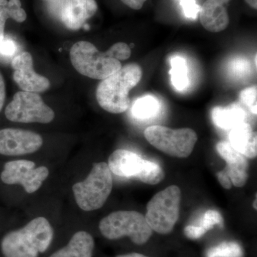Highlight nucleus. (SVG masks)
I'll return each instance as SVG.
<instances>
[{"instance_id": "obj_26", "label": "nucleus", "mask_w": 257, "mask_h": 257, "mask_svg": "<svg viewBox=\"0 0 257 257\" xmlns=\"http://www.w3.org/2000/svg\"><path fill=\"white\" fill-rule=\"evenodd\" d=\"M106 53L112 58L118 61L127 60L131 56V49L130 46L124 42H118L114 44L107 51Z\"/></svg>"}, {"instance_id": "obj_7", "label": "nucleus", "mask_w": 257, "mask_h": 257, "mask_svg": "<svg viewBox=\"0 0 257 257\" xmlns=\"http://www.w3.org/2000/svg\"><path fill=\"white\" fill-rule=\"evenodd\" d=\"M145 137L148 143L157 150L177 158L188 157L198 140L197 133L192 128L172 130L160 125L147 127Z\"/></svg>"}, {"instance_id": "obj_1", "label": "nucleus", "mask_w": 257, "mask_h": 257, "mask_svg": "<svg viewBox=\"0 0 257 257\" xmlns=\"http://www.w3.org/2000/svg\"><path fill=\"white\" fill-rule=\"evenodd\" d=\"M54 229L45 217H37L21 229L3 236L0 248L4 257H40L53 243Z\"/></svg>"}, {"instance_id": "obj_21", "label": "nucleus", "mask_w": 257, "mask_h": 257, "mask_svg": "<svg viewBox=\"0 0 257 257\" xmlns=\"http://www.w3.org/2000/svg\"><path fill=\"white\" fill-rule=\"evenodd\" d=\"M160 103L153 96H145L140 98L133 107V114L139 119H147L153 117L158 113Z\"/></svg>"}, {"instance_id": "obj_35", "label": "nucleus", "mask_w": 257, "mask_h": 257, "mask_svg": "<svg viewBox=\"0 0 257 257\" xmlns=\"http://www.w3.org/2000/svg\"><path fill=\"white\" fill-rule=\"evenodd\" d=\"M253 209H256V198L255 199L254 202H253Z\"/></svg>"}, {"instance_id": "obj_14", "label": "nucleus", "mask_w": 257, "mask_h": 257, "mask_svg": "<svg viewBox=\"0 0 257 257\" xmlns=\"http://www.w3.org/2000/svg\"><path fill=\"white\" fill-rule=\"evenodd\" d=\"M230 0H207L201 6L199 20L203 28L210 32H220L229 25V17L225 5Z\"/></svg>"}, {"instance_id": "obj_2", "label": "nucleus", "mask_w": 257, "mask_h": 257, "mask_svg": "<svg viewBox=\"0 0 257 257\" xmlns=\"http://www.w3.org/2000/svg\"><path fill=\"white\" fill-rule=\"evenodd\" d=\"M143 77L141 67L138 64H126L101 80L96 91L98 104L111 114L127 110L130 99L128 93L136 87Z\"/></svg>"}, {"instance_id": "obj_4", "label": "nucleus", "mask_w": 257, "mask_h": 257, "mask_svg": "<svg viewBox=\"0 0 257 257\" xmlns=\"http://www.w3.org/2000/svg\"><path fill=\"white\" fill-rule=\"evenodd\" d=\"M112 187V176L109 166L105 162H99L94 164L87 178L74 184L72 191L79 207L90 211L104 206Z\"/></svg>"}, {"instance_id": "obj_10", "label": "nucleus", "mask_w": 257, "mask_h": 257, "mask_svg": "<svg viewBox=\"0 0 257 257\" xmlns=\"http://www.w3.org/2000/svg\"><path fill=\"white\" fill-rule=\"evenodd\" d=\"M52 14L68 30H80L98 10L95 0H46Z\"/></svg>"}, {"instance_id": "obj_27", "label": "nucleus", "mask_w": 257, "mask_h": 257, "mask_svg": "<svg viewBox=\"0 0 257 257\" xmlns=\"http://www.w3.org/2000/svg\"><path fill=\"white\" fill-rule=\"evenodd\" d=\"M18 50V46L14 40L5 37L0 42V60L6 61L8 59L14 58Z\"/></svg>"}, {"instance_id": "obj_11", "label": "nucleus", "mask_w": 257, "mask_h": 257, "mask_svg": "<svg viewBox=\"0 0 257 257\" xmlns=\"http://www.w3.org/2000/svg\"><path fill=\"white\" fill-rule=\"evenodd\" d=\"M43 140L38 134L20 128L0 130V155L20 156L40 150Z\"/></svg>"}, {"instance_id": "obj_9", "label": "nucleus", "mask_w": 257, "mask_h": 257, "mask_svg": "<svg viewBox=\"0 0 257 257\" xmlns=\"http://www.w3.org/2000/svg\"><path fill=\"white\" fill-rule=\"evenodd\" d=\"M35 162L28 160H16L8 162L2 172L1 180L3 183L14 185L20 184L29 194L37 192L42 182L49 176L46 167L35 168Z\"/></svg>"}, {"instance_id": "obj_28", "label": "nucleus", "mask_w": 257, "mask_h": 257, "mask_svg": "<svg viewBox=\"0 0 257 257\" xmlns=\"http://www.w3.org/2000/svg\"><path fill=\"white\" fill-rule=\"evenodd\" d=\"M179 3L187 18L195 20L197 18L201 6L197 4L195 0H179Z\"/></svg>"}, {"instance_id": "obj_22", "label": "nucleus", "mask_w": 257, "mask_h": 257, "mask_svg": "<svg viewBox=\"0 0 257 257\" xmlns=\"http://www.w3.org/2000/svg\"><path fill=\"white\" fill-rule=\"evenodd\" d=\"M165 178V172L158 164L151 161L145 160L143 170L136 179H140L143 183L155 185L160 183Z\"/></svg>"}, {"instance_id": "obj_20", "label": "nucleus", "mask_w": 257, "mask_h": 257, "mask_svg": "<svg viewBox=\"0 0 257 257\" xmlns=\"http://www.w3.org/2000/svg\"><path fill=\"white\" fill-rule=\"evenodd\" d=\"M172 69L170 71L172 84L177 90L182 91L189 86L187 66L183 57H173L171 60Z\"/></svg>"}, {"instance_id": "obj_18", "label": "nucleus", "mask_w": 257, "mask_h": 257, "mask_svg": "<svg viewBox=\"0 0 257 257\" xmlns=\"http://www.w3.org/2000/svg\"><path fill=\"white\" fill-rule=\"evenodd\" d=\"M211 116L216 126L223 130H231L246 121V113L239 104H232L225 107L216 106L213 109Z\"/></svg>"}, {"instance_id": "obj_12", "label": "nucleus", "mask_w": 257, "mask_h": 257, "mask_svg": "<svg viewBox=\"0 0 257 257\" xmlns=\"http://www.w3.org/2000/svg\"><path fill=\"white\" fill-rule=\"evenodd\" d=\"M11 63L14 69L13 79L24 92L39 94L50 89V80L34 70L31 54L28 52H21L15 56Z\"/></svg>"}, {"instance_id": "obj_30", "label": "nucleus", "mask_w": 257, "mask_h": 257, "mask_svg": "<svg viewBox=\"0 0 257 257\" xmlns=\"http://www.w3.org/2000/svg\"><path fill=\"white\" fill-rule=\"evenodd\" d=\"M216 176H217V179L219 180V183L224 189H229L231 188L232 184H231L229 177L226 175L224 170L218 172L216 174Z\"/></svg>"}, {"instance_id": "obj_29", "label": "nucleus", "mask_w": 257, "mask_h": 257, "mask_svg": "<svg viewBox=\"0 0 257 257\" xmlns=\"http://www.w3.org/2000/svg\"><path fill=\"white\" fill-rule=\"evenodd\" d=\"M207 232V231L203 229L202 227L196 226V225H189V226H186L185 229H184V233H185L186 236L191 239H199Z\"/></svg>"}, {"instance_id": "obj_13", "label": "nucleus", "mask_w": 257, "mask_h": 257, "mask_svg": "<svg viewBox=\"0 0 257 257\" xmlns=\"http://www.w3.org/2000/svg\"><path fill=\"white\" fill-rule=\"evenodd\" d=\"M216 150L219 156L226 162L224 170L231 184L236 187H242L248 178L247 158L236 151L228 142H219L216 144Z\"/></svg>"}, {"instance_id": "obj_23", "label": "nucleus", "mask_w": 257, "mask_h": 257, "mask_svg": "<svg viewBox=\"0 0 257 257\" xmlns=\"http://www.w3.org/2000/svg\"><path fill=\"white\" fill-rule=\"evenodd\" d=\"M207 257H243V250L236 242H223L209 248Z\"/></svg>"}, {"instance_id": "obj_32", "label": "nucleus", "mask_w": 257, "mask_h": 257, "mask_svg": "<svg viewBox=\"0 0 257 257\" xmlns=\"http://www.w3.org/2000/svg\"><path fill=\"white\" fill-rule=\"evenodd\" d=\"M5 98H6V87L3 74L0 72V112L4 106Z\"/></svg>"}, {"instance_id": "obj_33", "label": "nucleus", "mask_w": 257, "mask_h": 257, "mask_svg": "<svg viewBox=\"0 0 257 257\" xmlns=\"http://www.w3.org/2000/svg\"><path fill=\"white\" fill-rule=\"evenodd\" d=\"M116 257H149L145 256V255L142 254V253L133 252L124 253V254L117 255Z\"/></svg>"}, {"instance_id": "obj_34", "label": "nucleus", "mask_w": 257, "mask_h": 257, "mask_svg": "<svg viewBox=\"0 0 257 257\" xmlns=\"http://www.w3.org/2000/svg\"><path fill=\"white\" fill-rule=\"evenodd\" d=\"M245 2L253 9H257V0H245Z\"/></svg>"}, {"instance_id": "obj_5", "label": "nucleus", "mask_w": 257, "mask_h": 257, "mask_svg": "<svg viewBox=\"0 0 257 257\" xmlns=\"http://www.w3.org/2000/svg\"><path fill=\"white\" fill-rule=\"evenodd\" d=\"M182 192L172 185L157 193L147 203L146 220L152 231L168 234L175 228L179 218Z\"/></svg>"}, {"instance_id": "obj_25", "label": "nucleus", "mask_w": 257, "mask_h": 257, "mask_svg": "<svg viewBox=\"0 0 257 257\" xmlns=\"http://www.w3.org/2000/svg\"><path fill=\"white\" fill-rule=\"evenodd\" d=\"M256 87L246 88L240 94V100L243 105L249 109L253 114L256 115Z\"/></svg>"}, {"instance_id": "obj_3", "label": "nucleus", "mask_w": 257, "mask_h": 257, "mask_svg": "<svg viewBox=\"0 0 257 257\" xmlns=\"http://www.w3.org/2000/svg\"><path fill=\"white\" fill-rule=\"evenodd\" d=\"M99 229L106 239L128 237L137 245L146 243L153 233L145 216L136 211H114L101 219Z\"/></svg>"}, {"instance_id": "obj_15", "label": "nucleus", "mask_w": 257, "mask_h": 257, "mask_svg": "<svg viewBox=\"0 0 257 257\" xmlns=\"http://www.w3.org/2000/svg\"><path fill=\"white\" fill-rule=\"evenodd\" d=\"M145 160L135 152L116 150L109 157L108 166L111 172L125 178H137L143 170Z\"/></svg>"}, {"instance_id": "obj_16", "label": "nucleus", "mask_w": 257, "mask_h": 257, "mask_svg": "<svg viewBox=\"0 0 257 257\" xmlns=\"http://www.w3.org/2000/svg\"><path fill=\"white\" fill-rule=\"evenodd\" d=\"M95 242L90 233L79 231L74 233L68 242L56 250L48 257H93Z\"/></svg>"}, {"instance_id": "obj_8", "label": "nucleus", "mask_w": 257, "mask_h": 257, "mask_svg": "<svg viewBox=\"0 0 257 257\" xmlns=\"http://www.w3.org/2000/svg\"><path fill=\"white\" fill-rule=\"evenodd\" d=\"M5 116L14 122L48 124L55 119V112L38 93L21 91L7 106Z\"/></svg>"}, {"instance_id": "obj_19", "label": "nucleus", "mask_w": 257, "mask_h": 257, "mask_svg": "<svg viewBox=\"0 0 257 257\" xmlns=\"http://www.w3.org/2000/svg\"><path fill=\"white\" fill-rule=\"evenodd\" d=\"M10 18L20 23L26 20L27 14L20 0H0V42L4 40L5 23Z\"/></svg>"}, {"instance_id": "obj_6", "label": "nucleus", "mask_w": 257, "mask_h": 257, "mask_svg": "<svg viewBox=\"0 0 257 257\" xmlns=\"http://www.w3.org/2000/svg\"><path fill=\"white\" fill-rule=\"evenodd\" d=\"M70 60L74 69L91 79H103L121 68L119 61L100 52L93 44L79 41L71 48Z\"/></svg>"}, {"instance_id": "obj_31", "label": "nucleus", "mask_w": 257, "mask_h": 257, "mask_svg": "<svg viewBox=\"0 0 257 257\" xmlns=\"http://www.w3.org/2000/svg\"><path fill=\"white\" fill-rule=\"evenodd\" d=\"M121 1L131 9L139 10L143 8L144 4L147 0H121Z\"/></svg>"}, {"instance_id": "obj_17", "label": "nucleus", "mask_w": 257, "mask_h": 257, "mask_svg": "<svg viewBox=\"0 0 257 257\" xmlns=\"http://www.w3.org/2000/svg\"><path fill=\"white\" fill-rule=\"evenodd\" d=\"M229 143L236 151L246 158L257 156V136L247 121L236 125L229 133Z\"/></svg>"}, {"instance_id": "obj_24", "label": "nucleus", "mask_w": 257, "mask_h": 257, "mask_svg": "<svg viewBox=\"0 0 257 257\" xmlns=\"http://www.w3.org/2000/svg\"><path fill=\"white\" fill-rule=\"evenodd\" d=\"M223 224H224V219L219 211L208 210L204 213L198 226H201L208 231L212 229L215 225L222 226Z\"/></svg>"}]
</instances>
